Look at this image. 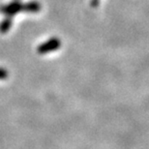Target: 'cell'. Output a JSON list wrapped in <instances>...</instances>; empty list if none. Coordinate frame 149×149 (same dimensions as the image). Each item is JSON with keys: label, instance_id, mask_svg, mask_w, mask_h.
<instances>
[{"label": "cell", "instance_id": "obj_1", "mask_svg": "<svg viewBox=\"0 0 149 149\" xmlns=\"http://www.w3.org/2000/svg\"><path fill=\"white\" fill-rule=\"evenodd\" d=\"M61 46V42L58 38H52L47 40L45 43L41 44L37 47V52L39 54H45V53H49L54 50L58 49Z\"/></svg>", "mask_w": 149, "mask_h": 149}, {"label": "cell", "instance_id": "obj_2", "mask_svg": "<svg viewBox=\"0 0 149 149\" xmlns=\"http://www.w3.org/2000/svg\"><path fill=\"white\" fill-rule=\"evenodd\" d=\"M19 12H22V4L20 3V1L14 0L13 2L9 3V4L0 6V13L10 17H14L15 15L19 13Z\"/></svg>", "mask_w": 149, "mask_h": 149}, {"label": "cell", "instance_id": "obj_7", "mask_svg": "<svg viewBox=\"0 0 149 149\" xmlns=\"http://www.w3.org/2000/svg\"><path fill=\"white\" fill-rule=\"evenodd\" d=\"M16 1H20V0H16Z\"/></svg>", "mask_w": 149, "mask_h": 149}, {"label": "cell", "instance_id": "obj_6", "mask_svg": "<svg viewBox=\"0 0 149 149\" xmlns=\"http://www.w3.org/2000/svg\"><path fill=\"white\" fill-rule=\"evenodd\" d=\"M98 5H99V0H91L92 7H97Z\"/></svg>", "mask_w": 149, "mask_h": 149}, {"label": "cell", "instance_id": "obj_4", "mask_svg": "<svg viewBox=\"0 0 149 149\" xmlns=\"http://www.w3.org/2000/svg\"><path fill=\"white\" fill-rule=\"evenodd\" d=\"M12 23H13V20H12V17H7L5 19H3L1 22H0V32L1 33H6L11 29Z\"/></svg>", "mask_w": 149, "mask_h": 149}, {"label": "cell", "instance_id": "obj_3", "mask_svg": "<svg viewBox=\"0 0 149 149\" xmlns=\"http://www.w3.org/2000/svg\"><path fill=\"white\" fill-rule=\"evenodd\" d=\"M42 8L41 4L37 1H29L22 4V12L25 13H38Z\"/></svg>", "mask_w": 149, "mask_h": 149}, {"label": "cell", "instance_id": "obj_5", "mask_svg": "<svg viewBox=\"0 0 149 149\" xmlns=\"http://www.w3.org/2000/svg\"><path fill=\"white\" fill-rule=\"evenodd\" d=\"M9 76L8 71L4 69V68H0V79H7Z\"/></svg>", "mask_w": 149, "mask_h": 149}]
</instances>
